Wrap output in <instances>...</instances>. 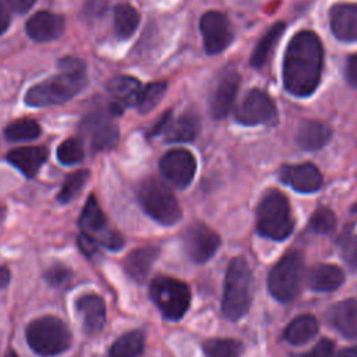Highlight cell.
Returning a JSON list of instances; mask_svg holds the SVG:
<instances>
[{"label":"cell","instance_id":"1","mask_svg":"<svg viewBox=\"0 0 357 357\" xmlns=\"http://www.w3.org/2000/svg\"><path fill=\"white\" fill-rule=\"evenodd\" d=\"M324 52L319 38L311 31L297 32L287 45L283 60V84L294 96L311 95L321 79Z\"/></svg>","mask_w":357,"mask_h":357},{"label":"cell","instance_id":"2","mask_svg":"<svg viewBox=\"0 0 357 357\" xmlns=\"http://www.w3.org/2000/svg\"><path fill=\"white\" fill-rule=\"evenodd\" d=\"M252 300V273L244 258H233L226 269L222 312L230 321L247 314Z\"/></svg>","mask_w":357,"mask_h":357},{"label":"cell","instance_id":"3","mask_svg":"<svg viewBox=\"0 0 357 357\" xmlns=\"http://www.w3.org/2000/svg\"><path fill=\"white\" fill-rule=\"evenodd\" d=\"M294 220L287 198L276 191H268L257 208V231L266 238L282 241L293 231Z\"/></svg>","mask_w":357,"mask_h":357},{"label":"cell","instance_id":"4","mask_svg":"<svg viewBox=\"0 0 357 357\" xmlns=\"http://www.w3.org/2000/svg\"><path fill=\"white\" fill-rule=\"evenodd\" d=\"M26 342L39 356H56L71 346L67 325L54 315H45L31 321L26 326Z\"/></svg>","mask_w":357,"mask_h":357},{"label":"cell","instance_id":"5","mask_svg":"<svg viewBox=\"0 0 357 357\" xmlns=\"http://www.w3.org/2000/svg\"><path fill=\"white\" fill-rule=\"evenodd\" d=\"M85 85V71H63L33 85L25 95V103L33 107L60 105L75 96Z\"/></svg>","mask_w":357,"mask_h":357},{"label":"cell","instance_id":"6","mask_svg":"<svg viewBox=\"0 0 357 357\" xmlns=\"http://www.w3.org/2000/svg\"><path fill=\"white\" fill-rule=\"evenodd\" d=\"M138 201L146 215L170 226L181 219V208L172 190L155 177L145 178L138 188Z\"/></svg>","mask_w":357,"mask_h":357},{"label":"cell","instance_id":"7","mask_svg":"<svg viewBox=\"0 0 357 357\" xmlns=\"http://www.w3.org/2000/svg\"><path fill=\"white\" fill-rule=\"evenodd\" d=\"M304 272V259L300 251L291 250L286 252L268 276L269 293L282 303H289L300 291Z\"/></svg>","mask_w":357,"mask_h":357},{"label":"cell","instance_id":"8","mask_svg":"<svg viewBox=\"0 0 357 357\" xmlns=\"http://www.w3.org/2000/svg\"><path fill=\"white\" fill-rule=\"evenodd\" d=\"M149 296L166 319L177 321L191 303L190 287L174 278L156 276L149 284Z\"/></svg>","mask_w":357,"mask_h":357},{"label":"cell","instance_id":"9","mask_svg":"<svg viewBox=\"0 0 357 357\" xmlns=\"http://www.w3.org/2000/svg\"><path fill=\"white\" fill-rule=\"evenodd\" d=\"M236 120L244 126L269 124L276 120V107L271 96L261 89H251L234 113Z\"/></svg>","mask_w":357,"mask_h":357},{"label":"cell","instance_id":"10","mask_svg":"<svg viewBox=\"0 0 357 357\" xmlns=\"http://www.w3.org/2000/svg\"><path fill=\"white\" fill-rule=\"evenodd\" d=\"M183 243L188 258L195 264H204L219 248L220 237L209 226L197 222L188 226L184 233Z\"/></svg>","mask_w":357,"mask_h":357},{"label":"cell","instance_id":"11","mask_svg":"<svg viewBox=\"0 0 357 357\" xmlns=\"http://www.w3.org/2000/svg\"><path fill=\"white\" fill-rule=\"evenodd\" d=\"M160 173L177 188H185L194 178L197 162L187 149H172L166 152L159 162Z\"/></svg>","mask_w":357,"mask_h":357},{"label":"cell","instance_id":"12","mask_svg":"<svg viewBox=\"0 0 357 357\" xmlns=\"http://www.w3.org/2000/svg\"><path fill=\"white\" fill-rule=\"evenodd\" d=\"M199 28L204 38V46L208 54H216L225 50L231 39L233 31L227 17L219 11H208L202 15Z\"/></svg>","mask_w":357,"mask_h":357},{"label":"cell","instance_id":"13","mask_svg":"<svg viewBox=\"0 0 357 357\" xmlns=\"http://www.w3.org/2000/svg\"><path fill=\"white\" fill-rule=\"evenodd\" d=\"M81 134L88 139L92 151H106L119 142L117 126L105 114L92 113L81 123Z\"/></svg>","mask_w":357,"mask_h":357},{"label":"cell","instance_id":"14","mask_svg":"<svg viewBox=\"0 0 357 357\" xmlns=\"http://www.w3.org/2000/svg\"><path fill=\"white\" fill-rule=\"evenodd\" d=\"M280 180L290 185L297 192H315L322 184L324 178L321 172L312 163H301V165H286L279 172Z\"/></svg>","mask_w":357,"mask_h":357},{"label":"cell","instance_id":"15","mask_svg":"<svg viewBox=\"0 0 357 357\" xmlns=\"http://www.w3.org/2000/svg\"><path fill=\"white\" fill-rule=\"evenodd\" d=\"M75 310L82 321V328L88 335L99 333L106 322V305L100 296L89 293L75 300Z\"/></svg>","mask_w":357,"mask_h":357},{"label":"cell","instance_id":"16","mask_svg":"<svg viewBox=\"0 0 357 357\" xmlns=\"http://www.w3.org/2000/svg\"><path fill=\"white\" fill-rule=\"evenodd\" d=\"M107 91L112 98L109 109L113 114H121L124 107L137 105L142 92L141 84L135 78L126 75L113 78L107 84Z\"/></svg>","mask_w":357,"mask_h":357},{"label":"cell","instance_id":"17","mask_svg":"<svg viewBox=\"0 0 357 357\" xmlns=\"http://www.w3.org/2000/svg\"><path fill=\"white\" fill-rule=\"evenodd\" d=\"M240 85V75L236 71H226L218 81L211 98V113L215 119H223L230 112Z\"/></svg>","mask_w":357,"mask_h":357},{"label":"cell","instance_id":"18","mask_svg":"<svg viewBox=\"0 0 357 357\" xmlns=\"http://www.w3.org/2000/svg\"><path fill=\"white\" fill-rule=\"evenodd\" d=\"M331 29L333 35L344 42L357 40V4L339 3L329 13Z\"/></svg>","mask_w":357,"mask_h":357},{"label":"cell","instance_id":"19","mask_svg":"<svg viewBox=\"0 0 357 357\" xmlns=\"http://www.w3.org/2000/svg\"><path fill=\"white\" fill-rule=\"evenodd\" d=\"M64 32V18L50 11H39L26 22V33L38 42L57 39Z\"/></svg>","mask_w":357,"mask_h":357},{"label":"cell","instance_id":"20","mask_svg":"<svg viewBox=\"0 0 357 357\" xmlns=\"http://www.w3.org/2000/svg\"><path fill=\"white\" fill-rule=\"evenodd\" d=\"M47 159L45 146H20L7 153V160L24 176L33 177Z\"/></svg>","mask_w":357,"mask_h":357},{"label":"cell","instance_id":"21","mask_svg":"<svg viewBox=\"0 0 357 357\" xmlns=\"http://www.w3.org/2000/svg\"><path fill=\"white\" fill-rule=\"evenodd\" d=\"M329 322L344 337H357V300L349 298L335 304L329 311Z\"/></svg>","mask_w":357,"mask_h":357},{"label":"cell","instance_id":"22","mask_svg":"<svg viewBox=\"0 0 357 357\" xmlns=\"http://www.w3.org/2000/svg\"><path fill=\"white\" fill-rule=\"evenodd\" d=\"M332 137V130L321 121H303L296 132V142L305 151H317L325 146Z\"/></svg>","mask_w":357,"mask_h":357},{"label":"cell","instance_id":"23","mask_svg":"<svg viewBox=\"0 0 357 357\" xmlns=\"http://www.w3.org/2000/svg\"><path fill=\"white\" fill-rule=\"evenodd\" d=\"M344 280L343 271L332 264H319L308 273V284L315 291H333Z\"/></svg>","mask_w":357,"mask_h":357},{"label":"cell","instance_id":"24","mask_svg":"<svg viewBox=\"0 0 357 357\" xmlns=\"http://www.w3.org/2000/svg\"><path fill=\"white\" fill-rule=\"evenodd\" d=\"M159 255L156 245H145L132 250L124 259V268L127 273L135 280H142L152 268L153 261Z\"/></svg>","mask_w":357,"mask_h":357},{"label":"cell","instance_id":"25","mask_svg":"<svg viewBox=\"0 0 357 357\" xmlns=\"http://www.w3.org/2000/svg\"><path fill=\"white\" fill-rule=\"evenodd\" d=\"M199 131V120L194 113H184L176 120H169L163 130L169 142H190Z\"/></svg>","mask_w":357,"mask_h":357},{"label":"cell","instance_id":"26","mask_svg":"<svg viewBox=\"0 0 357 357\" xmlns=\"http://www.w3.org/2000/svg\"><path fill=\"white\" fill-rule=\"evenodd\" d=\"M317 332V319L312 315H300L296 317L284 329V339L294 346H300L310 342Z\"/></svg>","mask_w":357,"mask_h":357},{"label":"cell","instance_id":"27","mask_svg":"<svg viewBox=\"0 0 357 357\" xmlns=\"http://www.w3.org/2000/svg\"><path fill=\"white\" fill-rule=\"evenodd\" d=\"M78 223L82 231H86L89 234L103 233V230L106 229L107 219L102 208L99 206V202L95 198V195H89V198L86 199V204L79 215Z\"/></svg>","mask_w":357,"mask_h":357},{"label":"cell","instance_id":"28","mask_svg":"<svg viewBox=\"0 0 357 357\" xmlns=\"http://www.w3.org/2000/svg\"><path fill=\"white\" fill-rule=\"evenodd\" d=\"M286 25L284 22H276L271 26V29L261 38V40L257 43L252 54H251V64L255 68H261L265 61L268 60L271 52L273 50L276 42L282 36Z\"/></svg>","mask_w":357,"mask_h":357},{"label":"cell","instance_id":"29","mask_svg":"<svg viewBox=\"0 0 357 357\" xmlns=\"http://www.w3.org/2000/svg\"><path fill=\"white\" fill-rule=\"evenodd\" d=\"M144 333L130 331L121 335L110 347V357H138L144 350Z\"/></svg>","mask_w":357,"mask_h":357},{"label":"cell","instance_id":"30","mask_svg":"<svg viewBox=\"0 0 357 357\" xmlns=\"http://www.w3.org/2000/svg\"><path fill=\"white\" fill-rule=\"evenodd\" d=\"M139 22L138 13L130 4H120L114 10V28L120 39L130 38Z\"/></svg>","mask_w":357,"mask_h":357},{"label":"cell","instance_id":"31","mask_svg":"<svg viewBox=\"0 0 357 357\" xmlns=\"http://www.w3.org/2000/svg\"><path fill=\"white\" fill-rule=\"evenodd\" d=\"M4 135L8 141H28L40 135V126L32 119H20L10 123Z\"/></svg>","mask_w":357,"mask_h":357},{"label":"cell","instance_id":"32","mask_svg":"<svg viewBox=\"0 0 357 357\" xmlns=\"http://www.w3.org/2000/svg\"><path fill=\"white\" fill-rule=\"evenodd\" d=\"M241 351L243 344L236 339H209L204 343L206 357H240Z\"/></svg>","mask_w":357,"mask_h":357},{"label":"cell","instance_id":"33","mask_svg":"<svg viewBox=\"0 0 357 357\" xmlns=\"http://www.w3.org/2000/svg\"><path fill=\"white\" fill-rule=\"evenodd\" d=\"M89 176H91L89 170H77V172L71 173L66 178V181H64V184H63V187H61V190L57 195V199L63 204L71 201L74 197H77V194L86 184V181L89 180Z\"/></svg>","mask_w":357,"mask_h":357},{"label":"cell","instance_id":"34","mask_svg":"<svg viewBox=\"0 0 357 357\" xmlns=\"http://www.w3.org/2000/svg\"><path fill=\"white\" fill-rule=\"evenodd\" d=\"M57 159L63 165H77L84 159V148L81 141L75 138H68L61 142L57 148Z\"/></svg>","mask_w":357,"mask_h":357},{"label":"cell","instance_id":"35","mask_svg":"<svg viewBox=\"0 0 357 357\" xmlns=\"http://www.w3.org/2000/svg\"><path fill=\"white\" fill-rule=\"evenodd\" d=\"M165 92H166V82H153L148 85L145 89H142L139 95V100L137 103L138 110L141 113L151 112L163 98Z\"/></svg>","mask_w":357,"mask_h":357},{"label":"cell","instance_id":"36","mask_svg":"<svg viewBox=\"0 0 357 357\" xmlns=\"http://www.w3.org/2000/svg\"><path fill=\"white\" fill-rule=\"evenodd\" d=\"M310 227L315 233L328 234L333 231L336 227V216L331 209L319 206L314 211V213L310 218Z\"/></svg>","mask_w":357,"mask_h":357},{"label":"cell","instance_id":"37","mask_svg":"<svg viewBox=\"0 0 357 357\" xmlns=\"http://www.w3.org/2000/svg\"><path fill=\"white\" fill-rule=\"evenodd\" d=\"M342 257L351 271H357V234L349 236L343 240Z\"/></svg>","mask_w":357,"mask_h":357},{"label":"cell","instance_id":"38","mask_svg":"<svg viewBox=\"0 0 357 357\" xmlns=\"http://www.w3.org/2000/svg\"><path fill=\"white\" fill-rule=\"evenodd\" d=\"M71 276L70 269H67L63 265H53L52 268H49L45 273L46 280L52 284V286H63Z\"/></svg>","mask_w":357,"mask_h":357},{"label":"cell","instance_id":"39","mask_svg":"<svg viewBox=\"0 0 357 357\" xmlns=\"http://www.w3.org/2000/svg\"><path fill=\"white\" fill-rule=\"evenodd\" d=\"M77 244H78L81 252H82L85 257H88V258L93 257V255L98 252V245H99L98 238H96L95 236L86 233V231H82V233L78 236Z\"/></svg>","mask_w":357,"mask_h":357},{"label":"cell","instance_id":"40","mask_svg":"<svg viewBox=\"0 0 357 357\" xmlns=\"http://www.w3.org/2000/svg\"><path fill=\"white\" fill-rule=\"evenodd\" d=\"M335 353V344L329 339H321L310 351L298 354L296 357H332Z\"/></svg>","mask_w":357,"mask_h":357},{"label":"cell","instance_id":"41","mask_svg":"<svg viewBox=\"0 0 357 357\" xmlns=\"http://www.w3.org/2000/svg\"><path fill=\"white\" fill-rule=\"evenodd\" d=\"M99 244H102L103 247L116 251L119 248H121L124 245V238L120 236V233L114 231V230H106L102 233V236L98 238Z\"/></svg>","mask_w":357,"mask_h":357},{"label":"cell","instance_id":"42","mask_svg":"<svg viewBox=\"0 0 357 357\" xmlns=\"http://www.w3.org/2000/svg\"><path fill=\"white\" fill-rule=\"evenodd\" d=\"M346 78L353 86H357V54H351L346 61Z\"/></svg>","mask_w":357,"mask_h":357},{"label":"cell","instance_id":"43","mask_svg":"<svg viewBox=\"0 0 357 357\" xmlns=\"http://www.w3.org/2000/svg\"><path fill=\"white\" fill-rule=\"evenodd\" d=\"M105 8H106L105 0H89L85 6V14L95 18V17L102 15Z\"/></svg>","mask_w":357,"mask_h":357},{"label":"cell","instance_id":"44","mask_svg":"<svg viewBox=\"0 0 357 357\" xmlns=\"http://www.w3.org/2000/svg\"><path fill=\"white\" fill-rule=\"evenodd\" d=\"M10 7L7 0H0V33H3L10 25Z\"/></svg>","mask_w":357,"mask_h":357},{"label":"cell","instance_id":"45","mask_svg":"<svg viewBox=\"0 0 357 357\" xmlns=\"http://www.w3.org/2000/svg\"><path fill=\"white\" fill-rule=\"evenodd\" d=\"M8 1V6L17 11V13H25L28 11L36 0H7Z\"/></svg>","mask_w":357,"mask_h":357},{"label":"cell","instance_id":"46","mask_svg":"<svg viewBox=\"0 0 357 357\" xmlns=\"http://www.w3.org/2000/svg\"><path fill=\"white\" fill-rule=\"evenodd\" d=\"M8 280H10L8 269L4 266H0V289L6 287L8 284Z\"/></svg>","mask_w":357,"mask_h":357},{"label":"cell","instance_id":"47","mask_svg":"<svg viewBox=\"0 0 357 357\" xmlns=\"http://www.w3.org/2000/svg\"><path fill=\"white\" fill-rule=\"evenodd\" d=\"M337 357H357V344L340 350Z\"/></svg>","mask_w":357,"mask_h":357},{"label":"cell","instance_id":"48","mask_svg":"<svg viewBox=\"0 0 357 357\" xmlns=\"http://www.w3.org/2000/svg\"><path fill=\"white\" fill-rule=\"evenodd\" d=\"M4 216H6V208L3 205H0V225L4 220Z\"/></svg>","mask_w":357,"mask_h":357},{"label":"cell","instance_id":"49","mask_svg":"<svg viewBox=\"0 0 357 357\" xmlns=\"http://www.w3.org/2000/svg\"><path fill=\"white\" fill-rule=\"evenodd\" d=\"M4 357H18V356H17V353H15L13 349H10V350H7V351H6Z\"/></svg>","mask_w":357,"mask_h":357}]
</instances>
